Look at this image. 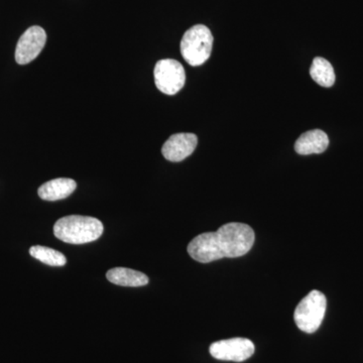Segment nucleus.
<instances>
[{"label": "nucleus", "instance_id": "1", "mask_svg": "<svg viewBox=\"0 0 363 363\" xmlns=\"http://www.w3.org/2000/svg\"><path fill=\"white\" fill-rule=\"evenodd\" d=\"M255 231L243 223H227L215 233H205L196 236L188 245V252L193 259L202 264L224 257H240L247 255L255 243Z\"/></svg>", "mask_w": 363, "mask_h": 363}, {"label": "nucleus", "instance_id": "2", "mask_svg": "<svg viewBox=\"0 0 363 363\" xmlns=\"http://www.w3.org/2000/svg\"><path fill=\"white\" fill-rule=\"evenodd\" d=\"M102 222L94 217L71 215L56 222L54 234L58 240L71 245H84L97 240L104 233Z\"/></svg>", "mask_w": 363, "mask_h": 363}, {"label": "nucleus", "instance_id": "3", "mask_svg": "<svg viewBox=\"0 0 363 363\" xmlns=\"http://www.w3.org/2000/svg\"><path fill=\"white\" fill-rule=\"evenodd\" d=\"M212 45L213 35L206 26H192L181 40L182 56L189 65H202L210 58Z\"/></svg>", "mask_w": 363, "mask_h": 363}, {"label": "nucleus", "instance_id": "4", "mask_svg": "<svg viewBox=\"0 0 363 363\" xmlns=\"http://www.w3.org/2000/svg\"><path fill=\"white\" fill-rule=\"evenodd\" d=\"M327 300L323 293L314 290L297 306L294 314L298 328L306 333H314L323 321L326 312Z\"/></svg>", "mask_w": 363, "mask_h": 363}, {"label": "nucleus", "instance_id": "5", "mask_svg": "<svg viewBox=\"0 0 363 363\" xmlns=\"http://www.w3.org/2000/svg\"><path fill=\"white\" fill-rule=\"evenodd\" d=\"M155 83L157 89L167 95H175L186 83L185 69L180 62L164 59L155 67Z\"/></svg>", "mask_w": 363, "mask_h": 363}, {"label": "nucleus", "instance_id": "6", "mask_svg": "<svg viewBox=\"0 0 363 363\" xmlns=\"http://www.w3.org/2000/svg\"><path fill=\"white\" fill-rule=\"evenodd\" d=\"M255 344L247 338H231L210 345V354L219 360L242 362L255 353Z\"/></svg>", "mask_w": 363, "mask_h": 363}, {"label": "nucleus", "instance_id": "7", "mask_svg": "<svg viewBox=\"0 0 363 363\" xmlns=\"http://www.w3.org/2000/svg\"><path fill=\"white\" fill-rule=\"evenodd\" d=\"M47 33L44 28L35 26L28 28L18 40L16 49V61L20 65L30 64L44 49Z\"/></svg>", "mask_w": 363, "mask_h": 363}, {"label": "nucleus", "instance_id": "8", "mask_svg": "<svg viewBox=\"0 0 363 363\" xmlns=\"http://www.w3.org/2000/svg\"><path fill=\"white\" fill-rule=\"evenodd\" d=\"M197 143V136L193 133H177L162 145V154L169 162H182L194 152Z\"/></svg>", "mask_w": 363, "mask_h": 363}, {"label": "nucleus", "instance_id": "9", "mask_svg": "<svg viewBox=\"0 0 363 363\" xmlns=\"http://www.w3.org/2000/svg\"><path fill=\"white\" fill-rule=\"evenodd\" d=\"M329 145L328 135L321 130H313L303 133L295 143V150L298 155L322 154Z\"/></svg>", "mask_w": 363, "mask_h": 363}, {"label": "nucleus", "instance_id": "10", "mask_svg": "<svg viewBox=\"0 0 363 363\" xmlns=\"http://www.w3.org/2000/svg\"><path fill=\"white\" fill-rule=\"evenodd\" d=\"M76 188L77 184L72 179L59 178L43 184L38 193L45 201H58L69 197Z\"/></svg>", "mask_w": 363, "mask_h": 363}, {"label": "nucleus", "instance_id": "11", "mask_svg": "<svg viewBox=\"0 0 363 363\" xmlns=\"http://www.w3.org/2000/svg\"><path fill=\"white\" fill-rule=\"evenodd\" d=\"M106 278L111 283L117 286L135 288L149 284V278L145 274L126 267H114L107 272Z\"/></svg>", "mask_w": 363, "mask_h": 363}, {"label": "nucleus", "instance_id": "12", "mask_svg": "<svg viewBox=\"0 0 363 363\" xmlns=\"http://www.w3.org/2000/svg\"><path fill=\"white\" fill-rule=\"evenodd\" d=\"M310 75L313 80L325 88H330L335 83V73L333 67L326 59L317 57L310 68Z\"/></svg>", "mask_w": 363, "mask_h": 363}, {"label": "nucleus", "instance_id": "13", "mask_svg": "<svg viewBox=\"0 0 363 363\" xmlns=\"http://www.w3.org/2000/svg\"><path fill=\"white\" fill-rule=\"evenodd\" d=\"M30 255L35 259L42 262L43 264H48V266L64 267L67 262L65 255L63 253L50 247H40V245L30 247Z\"/></svg>", "mask_w": 363, "mask_h": 363}]
</instances>
